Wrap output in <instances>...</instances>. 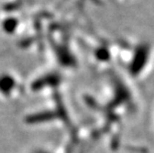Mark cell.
Returning a JSON list of instances; mask_svg holds the SVG:
<instances>
[{
	"label": "cell",
	"instance_id": "7a4b0ae2",
	"mask_svg": "<svg viewBox=\"0 0 154 153\" xmlns=\"http://www.w3.org/2000/svg\"><path fill=\"white\" fill-rule=\"evenodd\" d=\"M17 20L16 18H10L8 20H5L4 24H3V29L6 31V32H9V31H13V30H16L17 28Z\"/></svg>",
	"mask_w": 154,
	"mask_h": 153
},
{
	"label": "cell",
	"instance_id": "6da1fadb",
	"mask_svg": "<svg viewBox=\"0 0 154 153\" xmlns=\"http://www.w3.org/2000/svg\"><path fill=\"white\" fill-rule=\"evenodd\" d=\"M17 87V81L11 74L0 73V93L5 96H11Z\"/></svg>",
	"mask_w": 154,
	"mask_h": 153
}]
</instances>
